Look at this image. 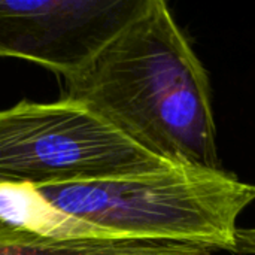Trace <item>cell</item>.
Segmentation results:
<instances>
[{
    "instance_id": "6",
    "label": "cell",
    "mask_w": 255,
    "mask_h": 255,
    "mask_svg": "<svg viewBox=\"0 0 255 255\" xmlns=\"http://www.w3.org/2000/svg\"><path fill=\"white\" fill-rule=\"evenodd\" d=\"M214 250L184 242L126 236L45 238L0 245V255H212Z\"/></svg>"
},
{
    "instance_id": "7",
    "label": "cell",
    "mask_w": 255,
    "mask_h": 255,
    "mask_svg": "<svg viewBox=\"0 0 255 255\" xmlns=\"http://www.w3.org/2000/svg\"><path fill=\"white\" fill-rule=\"evenodd\" d=\"M235 253L255 255V227H250V229H239L238 227Z\"/></svg>"
},
{
    "instance_id": "1",
    "label": "cell",
    "mask_w": 255,
    "mask_h": 255,
    "mask_svg": "<svg viewBox=\"0 0 255 255\" xmlns=\"http://www.w3.org/2000/svg\"><path fill=\"white\" fill-rule=\"evenodd\" d=\"M170 163L223 169L206 69L163 0L136 13L78 75L64 97Z\"/></svg>"
},
{
    "instance_id": "4",
    "label": "cell",
    "mask_w": 255,
    "mask_h": 255,
    "mask_svg": "<svg viewBox=\"0 0 255 255\" xmlns=\"http://www.w3.org/2000/svg\"><path fill=\"white\" fill-rule=\"evenodd\" d=\"M142 0H0V57L40 64L63 79L82 72Z\"/></svg>"
},
{
    "instance_id": "5",
    "label": "cell",
    "mask_w": 255,
    "mask_h": 255,
    "mask_svg": "<svg viewBox=\"0 0 255 255\" xmlns=\"http://www.w3.org/2000/svg\"><path fill=\"white\" fill-rule=\"evenodd\" d=\"M79 236L112 235L60 212L31 185L0 182V245Z\"/></svg>"
},
{
    "instance_id": "2",
    "label": "cell",
    "mask_w": 255,
    "mask_h": 255,
    "mask_svg": "<svg viewBox=\"0 0 255 255\" xmlns=\"http://www.w3.org/2000/svg\"><path fill=\"white\" fill-rule=\"evenodd\" d=\"M55 209L112 236L235 253L239 215L255 185L224 169L172 166L109 181L36 188Z\"/></svg>"
},
{
    "instance_id": "3",
    "label": "cell",
    "mask_w": 255,
    "mask_h": 255,
    "mask_svg": "<svg viewBox=\"0 0 255 255\" xmlns=\"http://www.w3.org/2000/svg\"><path fill=\"white\" fill-rule=\"evenodd\" d=\"M170 164L82 103H19L0 111V182L67 185L154 173ZM181 166V164H179Z\"/></svg>"
}]
</instances>
